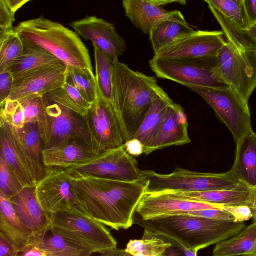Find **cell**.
Instances as JSON below:
<instances>
[{
    "label": "cell",
    "instance_id": "30bf717a",
    "mask_svg": "<svg viewBox=\"0 0 256 256\" xmlns=\"http://www.w3.org/2000/svg\"><path fill=\"white\" fill-rule=\"evenodd\" d=\"M47 122V134L44 148L66 141L81 140L98 153L102 152L88 128L84 116L52 102L44 96Z\"/></svg>",
    "mask_w": 256,
    "mask_h": 256
},
{
    "label": "cell",
    "instance_id": "4316f807",
    "mask_svg": "<svg viewBox=\"0 0 256 256\" xmlns=\"http://www.w3.org/2000/svg\"><path fill=\"white\" fill-rule=\"evenodd\" d=\"M193 30L180 11L169 12L152 28L149 34L154 53L176 38Z\"/></svg>",
    "mask_w": 256,
    "mask_h": 256
},
{
    "label": "cell",
    "instance_id": "7402d4cb",
    "mask_svg": "<svg viewBox=\"0 0 256 256\" xmlns=\"http://www.w3.org/2000/svg\"><path fill=\"white\" fill-rule=\"evenodd\" d=\"M98 154L84 142L73 139L44 148L42 160L46 167L66 168Z\"/></svg>",
    "mask_w": 256,
    "mask_h": 256
},
{
    "label": "cell",
    "instance_id": "9a60e30c",
    "mask_svg": "<svg viewBox=\"0 0 256 256\" xmlns=\"http://www.w3.org/2000/svg\"><path fill=\"white\" fill-rule=\"evenodd\" d=\"M69 24L78 35L96 45L113 62L126 50V42L114 25L103 19L86 16Z\"/></svg>",
    "mask_w": 256,
    "mask_h": 256
},
{
    "label": "cell",
    "instance_id": "1f68e13d",
    "mask_svg": "<svg viewBox=\"0 0 256 256\" xmlns=\"http://www.w3.org/2000/svg\"><path fill=\"white\" fill-rule=\"evenodd\" d=\"M172 246L170 242L144 228L142 238L130 240L124 250L129 256H162Z\"/></svg>",
    "mask_w": 256,
    "mask_h": 256
},
{
    "label": "cell",
    "instance_id": "277c9868",
    "mask_svg": "<svg viewBox=\"0 0 256 256\" xmlns=\"http://www.w3.org/2000/svg\"><path fill=\"white\" fill-rule=\"evenodd\" d=\"M14 30L24 44L42 48L67 66L92 70L88 50L79 35L43 16L20 22Z\"/></svg>",
    "mask_w": 256,
    "mask_h": 256
},
{
    "label": "cell",
    "instance_id": "ba28073f",
    "mask_svg": "<svg viewBox=\"0 0 256 256\" xmlns=\"http://www.w3.org/2000/svg\"><path fill=\"white\" fill-rule=\"evenodd\" d=\"M149 65L158 78L172 80L188 88L226 86L216 74V56L165 58L154 55Z\"/></svg>",
    "mask_w": 256,
    "mask_h": 256
},
{
    "label": "cell",
    "instance_id": "816d5d0a",
    "mask_svg": "<svg viewBox=\"0 0 256 256\" xmlns=\"http://www.w3.org/2000/svg\"><path fill=\"white\" fill-rule=\"evenodd\" d=\"M14 12L24 4L31 0H6Z\"/></svg>",
    "mask_w": 256,
    "mask_h": 256
},
{
    "label": "cell",
    "instance_id": "f546056e",
    "mask_svg": "<svg viewBox=\"0 0 256 256\" xmlns=\"http://www.w3.org/2000/svg\"><path fill=\"white\" fill-rule=\"evenodd\" d=\"M256 242V223L246 226L234 236L217 242L213 256H248Z\"/></svg>",
    "mask_w": 256,
    "mask_h": 256
},
{
    "label": "cell",
    "instance_id": "cb8c5ba5",
    "mask_svg": "<svg viewBox=\"0 0 256 256\" xmlns=\"http://www.w3.org/2000/svg\"><path fill=\"white\" fill-rule=\"evenodd\" d=\"M230 170L238 182L256 186V132H252L236 143L235 158Z\"/></svg>",
    "mask_w": 256,
    "mask_h": 256
},
{
    "label": "cell",
    "instance_id": "ee69618b",
    "mask_svg": "<svg viewBox=\"0 0 256 256\" xmlns=\"http://www.w3.org/2000/svg\"><path fill=\"white\" fill-rule=\"evenodd\" d=\"M14 80L10 69L0 72V104L8 98L13 86Z\"/></svg>",
    "mask_w": 256,
    "mask_h": 256
},
{
    "label": "cell",
    "instance_id": "52a82bcc",
    "mask_svg": "<svg viewBox=\"0 0 256 256\" xmlns=\"http://www.w3.org/2000/svg\"><path fill=\"white\" fill-rule=\"evenodd\" d=\"M216 58L218 77L248 104L256 88V48L238 46L226 39Z\"/></svg>",
    "mask_w": 256,
    "mask_h": 256
},
{
    "label": "cell",
    "instance_id": "d590c367",
    "mask_svg": "<svg viewBox=\"0 0 256 256\" xmlns=\"http://www.w3.org/2000/svg\"><path fill=\"white\" fill-rule=\"evenodd\" d=\"M24 50V42L13 28L0 31V72L10 69Z\"/></svg>",
    "mask_w": 256,
    "mask_h": 256
},
{
    "label": "cell",
    "instance_id": "db71d44e",
    "mask_svg": "<svg viewBox=\"0 0 256 256\" xmlns=\"http://www.w3.org/2000/svg\"><path fill=\"white\" fill-rule=\"evenodd\" d=\"M249 30L256 41V24L251 26Z\"/></svg>",
    "mask_w": 256,
    "mask_h": 256
},
{
    "label": "cell",
    "instance_id": "f6af8a7d",
    "mask_svg": "<svg viewBox=\"0 0 256 256\" xmlns=\"http://www.w3.org/2000/svg\"><path fill=\"white\" fill-rule=\"evenodd\" d=\"M188 214L217 220L234 222V218L230 214L220 209L200 210L192 211Z\"/></svg>",
    "mask_w": 256,
    "mask_h": 256
},
{
    "label": "cell",
    "instance_id": "ab89813d",
    "mask_svg": "<svg viewBox=\"0 0 256 256\" xmlns=\"http://www.w3.org/2000/svg\"><path fill=\"white\" fill-rule=\"evenodd\" d=\"M0 106V120L16 129L24 126L25 116L21 102L16 100L8 98Z\"/></svg>",
    "mask_w": 256,
    "mask_h": 256
},
{
    "label": "cell",
    "instance_id": "11a10c76",
    "mask_svg": "<svg viewBox=\"0 0 256 256\" xmlns=\"http://www.w3.org/2000/svg\"><path fill=\"white\" fill-rule=\"evenodd\" d=\"M248 256H256V242L252 250L249 254Z\"/></svg>",
    "mask_w": 256,
    "mask_h": 256
},
{
    "label": "cell",
    "instance_id": "ffe728a7",
    "mask_svg": "<svg viewBox=\"0 0 256 256\" xmlns=\"http://www.w3.org/2000/svg\"><path fill=\"white\" fill-rule=\"evenodd\" d=\"M9 200L22 221L43 240L50 230V217L38 203L34 188L24 187Z\"/></svg>",
    "mask_w": 256,
    "mask_h": 256
},
{
    "label": "cell",
    "instance_id": "f907efd6",
    "mask_svg": "<svg viewBox=\"0 0 256 256\" xmlns=\"http://www.w3.org/2000/svg\"><path fill=\"white\" fill-rule=\"evenodd\" d=\"M250 206L252 211V222L256 223V186L252 189Z\"/></svg>",
    "mask_w": 256,
    "mask_h": 256
},
{
    "label": "cell",
    "instance_id": "44dd1931",
    "mask_svg": "<svg viewBox=\"0 0 256 256\" xmlns=\"http://www.w3.org/2000/svg\"><path fill=\"white\" fill-rule=\"evenodd\" d=\"M188 122L183 108L173 102L150 149V154L170 146H181L190 142L188 133Z\"/></svg>",
    "mask_w": 256,
    "mask_h": 256
},
{
    "label": "cell",
    "instance_id": "8d00e7d4",
    "mask_svg": "<svg viewBox=\"0 0 256 256\" xmlns=\"http://www.w3.org/2000/svg\"><path fill=\"white\" fill-rule=\"evenodd\" d=\"M244 30L250 24L243 0H203Z\"/></svg>",
    "mask_w": 256,
    "mask_h": 256
},
{
    "label": "cell",
    "instance_id": "5bb4252c",
    "mask_svg": "<svg viewBox=\"0 0 256 256\" xmlns=\"http://www.w3.org/2000/svg\"><path fill=\"white\" fill-rule=\"evenodd\" d=\"M222 30H193L160 48L154 56L165 58H201L216 56L224 44Z\"/></svg>",
    "mask_w": 256,
    "mask_h": 256
},
{
    "label": "cell",
    "instance_id": "836d02e7",
    "mask_svg": "<svg viewBox=\"0 0 256 256\" xmlns=\"http://www.w3.org/2000/svg\"><path fill=\"white\" fill-rule=\"evenodd\" d=\"M95 62V76L102 95L113 106V62L96 45L92 44Z\"/></svg>",
    "mask_w": 256,
    "mask_h": 256
},
{
    "label": "cell",
    "instance_id": "6da1fadb",
    "mask_svg": "<svg viewBox=\"0 0 256 256\" xmlns=\"http://www.w3.org/2000/svg\"><path fill=\"white\" fill-rule=\"evenodd\" d=\"M68 173L78 202L90 216L116 230L132 226L136 208L145 192L144 178L126 182Z\"/></svg>",
    "mask_w": 256,
    "mask_h": 256
},
{
    "label": "cell",
    "instance_id": "603a6c76",
    "mask_svg": "<svg viewBox=\"0 0 256 256\" xmlns=\"http://www.w3.org/2000/svg\"><path fill=\"white\" fill-rule=\"evenodd\" d=\"M252 188L238 181L232 188L202 192H165L180 198L206 202L222 206L248 205L250 206Z\"/></svg>",
    "mask_w": 256,
    "mask_h": 256
},
{
    "label": "cell",
    "instance_id": "d6986e66",
    "mask_svg": "<svg viewBox=\"0 0 256 256\" xmlns=\"http://www.w3.org/2000/svg\"><path fill=\"white\" fill-rule=\"evenodd\" d=\"M0 233L10 242L18 254L29 247L39 246L42 242L22 221L10 200L1 193Z\"/></svg>",
    "mask_w": 256,
    "mask_h": 256
},
{
    "label": "cell",
    "instance_id": "681fc988",
    "mask_svg": "<svg viewBox=\"0 0 256 256\" xmlns=\"http://www.w3.org/2000/svg\"><path fill=\"white\" fill-rule=\"evenodd\" d=\"M22 256H48L45 250L37 246H32L26 248L20 254Z\"/></svg>",
    "mask_w": 256,
    "mask_h": 256
},
{
    "label": "cell",
    "instance_id": "7bdbcfd3",
    "mask_svg": "<svg viewBox=\"0 0 256 256\" xmlns=\"http://www.w3.org/2000/svg\"><path fill=\"white\" fill-rule=\"evenodd\" d=\"M14 14L6 0H0V31L13 28Z\"/></svg>",
    "mask_w": 256,
    "mask_h": 256
},
{
    "label": "cell",
    "instance_id": "7dc6e473",
    "mask_svg": "<svg viewBox=\"0 0 256 256\" xmlns=\"http://www.w3.org/2000/svg\"><path fill=\"white\" fill-rule=\"evenodd\" d=\"M124 144L126 150L131 156H138L143 154V145L138 139H130L124 142Z\"/></svg>",
    "mask_w": 256,
    "mask_h": 256
},
{
    "label": "cell",
    "instance_id": "bcb514c9",
    "mask_svg": "<svg viewBox=\"0 0 256 256\" xmlns=\"http://www.w3.org/2000/svg\"><path fill=\"white\" fill-rule=\"evenodd\" d=\"M18 253L7 238L0 233V256H17Z\"/></svg>",
    "mask_w": 256,
    "mask_h": 256
},
{
    "label": "cell",
    "instance_id": "d4e9b609",
    "mask_svg": "<svg viewBox=\"0 0 256 256\" xmlns=\"http://www.w3.org/2000/svg\"><path fill=\"white\" fill-rule=\"evenodd\" d=\"M173 102L166 92L152 100L138 131L132 138L141 142L144 146L143 154H150V149L166 118L168 109Z\"/></svg>",
    "mask_w": 256,
    "mask_h": 256
},
{
    "label": "cell",
    "instance_id": "8992f818",
    "mask_svg": "<svg viewBox=\"0 0 256 256\" xmlns=\"http://www.w3.org/2000/svg\"><path fill=\"white\" fill-rule=\"evenodd\" d=\"M146 182L145 192H194L230 189L238 183L230 170L226 172H200L176 168L169 174L140 170Z\"/></svg>",
    "mask_w": 256,
    "mask_h": 256
},
{
    "label": "cell",
    "instance_id": "60d3db41",
    "mask_svg": "<svg viewBox=\"0 0 256 256\" xmlns=\"http://www.w3.org/2000/svg\"><path fill=\"white\" fill-rule=\"evenodd\" d=\"M24 188L12 169L0 158V193L10 199Z\"/></svg>",
    "mask_w": 256,
    "mask_h": 256
},
{
    "label": "cell",
    "instance_id": "3957f363",
    "mask_svg": "<svg viewBox=\"0 0 256 256\" xmlns=\"http://www.w3.org/2000/svg\"><path fill=\"white\" fill-rule=\"evenodd\" d=\"M113 107L120 126L124 142L138 131L154 99L165 92L154 76L113 62Z\"/></svg>",
    "mask_w": 256,
    "mask_h": 256
},
{
    "label": "cell",
    "instance_id": "7c38bea8",
    "mask_svg": "<svg viewBox=\"0 0 256 256\" xmlns=\"http://www.w3.org/2000/svg\"><path fill=\"white\" fill-rule=\"evenodd\" d=\"M34 188L40 206L49 214L76 209L86 212L74 192L65 168L46 167L44 176L36 182Z\"/></svg>",
    "mask_w": 256,
    "mask_h": 256
},
{
    "label": "cell",
    "instance_id": "f5cc1de1",
    "mask_svg": "<svg viewBox=\"0 0 256 256\" xmlns=\"http://www.w3.org/2000/svg\"><path fill=\"white\" fill-rule=\"evenodd\" d=\"M186 0H152L151 3L156 6H162L168 3L178 2L182 4H185Z\"/></svg>",
    "mask_w": 256,
    "mask_h": 256
},
{
    "label": "cell",
    "instance_id": "74e56055",
    "mask_svg": "<svg viewBox=\"0 0 256 256\" xmlns=\"http://www.w3.org/2000/svg\"><path fill=\"white\" fill-rule=\"evenodd\" d=\"M50 232V236H45L39 246L46 252L48 256H89L86 251L72 244L60 234L52 232Z\"/></svg>",
    "mask_w": 256,
    "mask_h": 256
},
{
    "label": "cell",
    "instance_id": "9c48e42d",
    "mask_svg": "<svg viewBox=\"0 0 256 256\" xmlns=\"http://www.w3.org/2000/svg\"><path fill=\"white\" fill-rule=\"evenodd\" d=\"M213 108L231 132L236 143L252 132L248 104L228 86H190Z\"/></svg>",
    "mask_w": 256,
    "mask_h": 256
},
{
    "label": "cell",
    "instance_id": "4dcf8cb0",
    "mask_svg": "<svg viewBox=\"0 0 256 256\" xmlns=\"http://www.w3.org/2000/svg\"><path fill=\"white\" fill-rule=\"evenodd\" d=\"M50 101L85 116L92 103L88 102L74 86L64 81L62 86L45 95Z\"/></svg>",
    "mask_w": 256,
    "mask_h": 256
},
{
    "label": "cell",
    "instance_id": "ac0fdd59",
    "mask_svg": "<svg viewBox=\"0 0 256 256\" xmlns=\"http://www.w3.org/2000/svg\"><path fill=\"white\" fill-rule=\"evenodd\" d=\"M0 158L14 171L24 187L34 188L33 170L14 128L0 120Z\"/></svg>",
    "mask_w": 256,
    "mask_h": 256
},
{
    "label": "cell",
    "instance_id": "c3c4849f",
    "mask_svg": "<svg viewBox=\"0 0 256 256\" xmlns=\"http://www.w3.org/2000/svg\"><path fill=\"white\" fill-rule=\"evenodd\" d=\"M250 26L256 24V0H243Z\"/></svg>",
    "mask_w": 256,
    "mask_h": 256
},
{
    "label": "cell",
    "instance_id": "2e32d148",
    "mask_svg": "<svg viewBox=\"0 0 256 256\" xmlns=\"http://www.w3.org/2000/svg\"><path fill=\"white\" fill-rule=\"evenodd\" d=\"M66 68V65L47 67L14 79L8 98L22 103L46 95L63 85Z\"/></svg>",
    "mask_w": 256,
    "mask_h": 256
},
{
    "label": "cell",
    "instance_id": "e0dca14e",
    "mask_svg": "<svg viewBox=\"0 0 256 256\" xmlns=\"http://www.w3.org/2000/svg\"><path fill=\"white\" fill-rule=\"evenodd\" d=\"M222 205L189 200L176 198L165 192H144L136 210L134 214L142 218L188 214L204 209H220Z\"/></svg>",
    "mask_w": 256,
    "mask_h": 256
},
{
    "label": "cell",
    "instance_id": "f1b7e54d",
    "mask_svg": "<svg viewBox=\"0 0 256 256\" xmlns=\"http://www.w3.org/2000/svg\"><path fill=\"white\" fill-rule=\"evenodd\" d=\"M14 130L29 158L36 182L43 177L46 168L42 160L44 147L38 124L28 122Z\"/></svg>",
    "mask_w": 256,
    "mask_h": 256
},
{
    "label": "cell",
    "instance_id": "d6a6232c",
    "mask_svg": "<svg viewBox=\"0 0 256 256\" xmlns=\"http://www.w3.org/2000/svg\"><path fill=\"white\" fill-rule=\"evenodd\" d=\"M65 81L76 88L88 102L92 103L96 99L98 85L92 70L74 66H67Z\"/></svg>",
    "mask_w": 256,
    "mask_h": 256
},
{
    "label": "cell",
    "instance_id": "83f0119b",
    "mask_svg": "<svg viewBox=\"0 0 256 256\" xmlns=\"http://www.w3.org/2000/svg\"><path fill=\"white\" fill-rule=\"evenodd\" d=\"M126 16L137 28L149 34L152 28L169 12L162 6L148 0H123Z\"/></svg>",
    "mask_w": 256,
    "mask_h": 256
},
{
    "label": "cell",
    "instance_id": "4fadbf2b",
    "mask_svg": "<svg viewBox=\"0 0 256 256\" xmlns=\"http://www.w3.org/2000/svg\"><path fill=\"white\" fill-rule=\"evenodd\" d=\"M84 118L102 152L124 144L120 126L113 106L102 95L98 87L96 97Z\"/></svg>",
    "mask_w": 256,
    "mask_h": 256
},
{
    "label": "cell",
    "instance_id": "7a4b0ae2",
    "mask_svg": "<svg viewBox=\"0 0 256 256\" xmlns=\"http://www.w3.org/2000/svg\"><path fill=\"white\" fill-rule=\"evenodd\" d=\"M170 242L180 250L198 251L236 234L243 222L217 220L190 214L142 218L134 215L133 224Z\"/></svg>",
    "mask_w": 256,
    "mask_h": 256
},
{
    "label": "cell",
    "instance_id": "484cf974",
    "mask_svg": "<svg viewBox=\"0 0 256 256\" xmlns=\"http://www.w3.org/2000/svg\"><path fill=\"white\" fill-rule=\"evenodd\" d=\"M62 65L65 64L46 50L24 44V51L10 69L14 80L45 68Z\"/></svg>",
    "mask_w": 256,
    "mask_h": 256
},
{
    "label": "cell",
    "instance_id": "e575fe53",
    "mask_svg": "<svg viewBox=\"0 0 256 256\" xmlns=\"http://www.w3.org/2000/svg\"><path fill=\"white\" fill-rule=\"evenodd\" d=\"M208 7L221 26L226 39L240 47L256 48V41L250 31L244 30L214 7Z\"/></svg>",
    "mask_w": 256,
    "mask_h": 256
},
{
    "label": "cell",
    "instance_id": "9f6ffc18",
    "mask_svg": "<svg viewBox=\"0 0 256 256\" xmlns=\"http://www.w3.org/2000/svg\"><path fill=\"white\" fill-rule=\"evenodd\" d=\"M149 0L150 2H152V0Z\"/></svg>",
    "mask_w": 256,
    "mask_h": 256
},
{
    "label": "cell",
    "instance_id": "f35d334b",
    "mask_svg": "<svg viewBox=\"0 0 256 256\" xmlns=\"http://www.w3.org/2000/svg\"><path fill=\"white\" fill-rule=\"evenodd\" d=\"M44 96L33 98L22 103L24 110L26 124L28 122L38 124L43 142L47 134V122Z\"/></svg>",
    "mask_w": 256,
    "mask_h": 256
},
{
    "label": "cell",
    "instance_id": "8fae6325",
    "mask_svg": "<svg viewBox=\"0 0 256 256\" xmlns=\"http://www.w3.org/2000/svg\"><path fill=\"white\" fill-rule=\"evenodd\" d=\"M65 169L68 173L89 174L122 181L133 182L141 178L138 162L126 152L124 144L102 152L82 162Z\"/></svg>",
    "mask_w": 256,
    "mask_h": 256
},
{
    "label": "cell",
    "instance_id": "b9f144b4",
    "mask_svg": "<svg viewBox=\"0 0 256 256\" xmlns=\"http://www.w3.org/2000/svg\"><path fill=\"white\" fill-rule=\"evenodd\" d=\"M222 210L230 214L235 222H244L252 217V210L248 205L222 206Z\"/></svg>",
    "mask_w": 256,
    "mask_h": 256
},
{
    "label": "cell",
    "instance_id": "5b68a950",
    "mask_svg": "<svg viewBox=\"0 0 256 256\" xmlns=\"http://www.w3.org/2000/svg\"><path fill=\"white\" fill-rule=\"evenodd\" d=\"M50 214L49 231L60 234L89 256L116 248L117 242L106 226L88 213L76 209Z\"/></svg>",
    "mask_w": 256,
    "mask_h": 256
}]
</instances>
